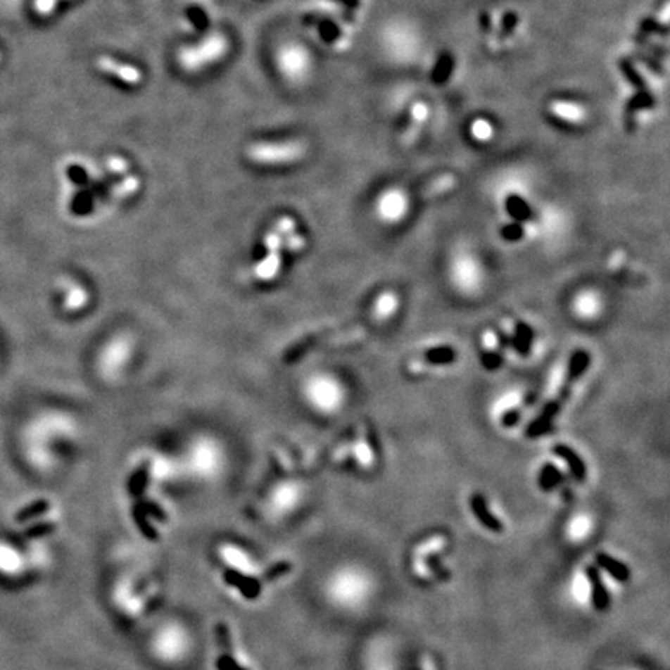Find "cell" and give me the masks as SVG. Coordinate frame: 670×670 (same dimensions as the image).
Segmentation results:
<instances>
[{"instance_id":"1","label":"cell","mask_w":670,"mask_h":670,"mask_svg":"<svg viewBox=\"0 0 670 670\" xmlns=\"http://www.w3.org/2000/svg\"><path fill=\"white\" fill-rule=\"evenodd\" d=\"M590 360H591L590 354L586 351H576L573 355H571L562 390L555 394V398L550 403H546L545 408L542 410V413H540L534 421L529 424V427L526 430L528 438H538L542 436L545 431L551 429L554 419L557 417L562 408L565 407V403L569 400L571 393H573L577 380L585 374L586 369H588Z\"/></svg>"},{"instance_id":"2","label":"cell","mask_w":670,"mask_h":670,"mask_svg":"<svg viewBox=\"0 0 670 670\" xmlns=\"http://www.w3.org/2000/svg\"><path fill=\"white\" fill-rule=\"evenodd\" d=\"M304 144L296 141L287 143H255L247 148V156L255 163L283 165L292 163L304 156Z\"/></svg>"},{"instance_id":"3","label":"cell","mask_w":670,"mask_h":670,"mask_svg":"<svg viewBox=\"0 0 670 670\" xmlns=\"http://www.w3.org/2000/svg\"><path fill=\"white\" fill-rule=\"evenodd\" d=\"M95 65L100 68L101 72L108 73L110 76H115V78H118L120 81L131 84V86H137V84H140L143 81V73L140 68L125 64V63H120V61L109 56L96 58Z\"/></svg>"},{"instance_id":"4","label":"cell","mask_w":670,"mask_h":670,"mask_svg":"<svg viewBox=\"0 0 670 670\" xmlns=\"http://www.w3.org/2000/svg\"><path fill=\"white\" fill-rule=\"evenodd\" d=\"M470 509H472V512H474L478 523L481 524L483 528H486L487 531L498 534V532H503V529H505V526H503V523H501L498 517H495L491 512L489 505H487V501L481 493L472 495V497H470Z\"/></svg>"},{"instance_id":"5","label":"cell","mask_w":670,"mask_h":670,"mask_svg":"<svg viewBox=\"0 0 670 670\" xmlns=\"http://www.w3.org/2000/svg\"><path fill=\"white\" fill-rule=\"evenodd\" d=\"M585 574L588 577V582L591 586V600L593 605L598 612H605L610 607V593H608L607 586L604 585L602 577H600L596 567H586Z\"/></svg>"},{"instance_id":"6","label":"cell","mask_w":670,"mask_h":670,"mask_svg":"<svg viewBox=\"0 0 670 670\" xmlns=\"http://www.w3.org/2000/svg\"><path fill=\"white\" fill-rule=\"evenodd\" d=\"M217 638L220 644V657L217 661V669L219 670H247L241 667L238 662L233 659L230 631H228V627L224 622H220L217 626Z\"/></svg>"},{"instance_id":"7","label":"cell","mask_w":670,"mask_h":670,"mask_svg":"<svg viewBox=\"0 0 670 670\" xmlns=\"http://www.w3.org/2000/svg\"><path fill=\"white\" fill-rule=\"evenodd\" d=\"M554 455H557L559 458H562L568 464V467L571 469V474L574 475L577 481H585L586 479V466L583 460L579 456L573 448L568 447L567 444H557L552 448Z\"/></svg>"},{"instance_id":"8","label":"cell","mask_w":670,"mask_h":670,"mask_svg":"<svg viewBox=\"0 0 670 670\" xmlns=\"http://www.w3.org/2000/svg\"><path fill=\"white\" fill-rule=\"evenodd\" d=\"M224 579L227 581V583L236 586V588H238L242 593L244 598H247V599L258 598V595H260V591H261V583L258 582L256 579H250V577L242 576L234 569H227L224 573Z\"/></svg>"},{"instance_id":"9","label":"cell","mask_w":670,"mask_h":670,"mask_svg":"<svg viewBox=\"0 0 670 670\" xmlns=\"http://www.w3.org/2000/svg\"><path fill=\"white\" fill-rule=\"evenodd\" d=\"M655 106V98L649 92V90H639L636 95L630 98V101L627 103L626 108V125H627V131L633 132L635 131V115L638 110L641 109H649Z\"/></svg>"},{"instance_id":"10","label":"cell","mask_w":670,"mask_h":670,"mask_svg":"<svg viewBox=\"0 0 670 670\" xmlns=\"http://www.w3.org/2000/svg\"><path fill=\"white\" fill-rule=\"evenodd\" d=\"M595 559H596L598 565L602 568L604 571H607V573L610 574L613 579H616V581H619V582H628L630 581L631 573H630V569H628L626 563L616 560L614 557H612V555L604 554V552H598Z\"/></svg>"},{"instance_id":"11","label":"cell","mask_w":670,"mask_h":670,"mask_svg":"<svg viewBox=\"0 0 670 670\" xmlns=\"http://www.w3.org/2000/svg\"><path fill=\"white\" fill-rule=\"evenodd\" d=\"M453 67H455V59L452 58V55L444 53V55L438 59L435 68H433L431 81L435 84H439V86L441 84H444L448 78H450Z\"/></svg>"},{"instance_id":"12","label":"cell","mask_w":670,"mask_h":670,"mask_svg":"<svg viewBox=\"0 0 670 670\" xmlns=\"http://www.w3.org/2000/svg\"><path fill=\"white\" fill-rule=\"evenodd\" d=\"M618 65H619V70L624 73V76H626L627 81H630L631 84H633V87L639 89V90H647V82L643 78L641 75H639V72L635 68L633 63H631L630 59L627 58H622L618 61Z\"/></svg>"},{"instance_id":"13","label":"cell","mask_w":670,"mask_h":670,"mask_svg":"<svg viewBox=\"0 0 670 670\" xmlns=\"http://www.w3.org/2000/svg\"><path fill=\"white\" fill-rule=\"evenodd\" d=\"M455 351L448 346H439V348H433L430 351L424 354V362H429L431 365H444V363H450L455 360Z\"/></svg>"},{"instance_id":"14","label":"cell","mask_w":670,"mask_h":670,"mask_svg":"<svg viewBox=\"0 0 670 670\" xmlns=\"http://www.w3.org/2000/svg\"><path fill=\"white\" fill-rule=\"evenodd\" d=\"M49 507H50L49 501H45V500L36 501V503H33L32 506L22 509V511L16 515V522H18V523H25V522H28V520L34 519V517H39V515H42L44 512H47Z\"/></svg>"},{"instance_id":"15","label":"cell","mask_w":670,"mask_h":670,"mask_svg":"<svg viewBox=\"0 0 670 670\" xmlns=\"http://www.w3.org/2000/svg\"><path fill=\"white\" fill-rule=\"evenodd\" d=\"M515 345H517V349H519L520 353L523 354H526L528 353V348L531 345V341H532V331H531V327L528 324H524V323H519V326H517V335H515Z\"/></svg>"},{"instance_id":"16","label":"cell","mask_w":670,"mask_h":670,"mask_svg":"<svg viewBox=\"0 0 670 670\" xmlns=\"http://www.w3.org/2000/svg\"><path fill=\"white\" fill-rule=\"evenodd\" d=\"M559 478H560V475H559L557 469L551 466V464H548V466L543 467L542 475H540V486H542V489L550 491L555 486V483L559 481Z\"/></svg>"},{"instance_id":"17","label":"cell","mask_w":670,"mask_h":670,"mask_svg":"<svg viewBox=\"0 0 670 670\" xmlns=\"http://www.w3.org/2000/svg\"><path fill=\"white\" fill-rule=\"evenodd\" d=\"M507 210L511 211L512 215L519 216L522 219H526L529 216V207L526 205V202L522 201L520 197L517 196H511L507 199Z\"/></svg>"},{"instance_id":"18","label":"cell","mask_w":670,"mask_h":670,"mask_svg":"<svg viewBox=\"0 0 670 670\" xmlns=\"http://www.w3.org/2000/svg\"><path fill=\"white\" fill-rule=\"evenodd\" d=\"M59 0H34L33 8L39 16H50L56 10Z\"/></svg>"},{"instance_id":"19","label":"cell","mask_w":670,"mask_h":670,"mask_svg":"<svg viewBox=\"0 0 670 670\" xmlns=\"http://www.w3.org/2000/svg\"><path fill=\"white\" fill-rule=\"evenodd\" d=\"M641 32L645 33V34L661 33V34L666 36L669 33V28H667V25H661L659 22H657L653 18H647L641 22Z\"/></svg>"},{"instance_id":"20","label":"cell","mask_w":670,"mask_h":670,"mask_svg":"<svg viewBox=\"0 0 670 670\" xmlns=\"http://www.w3.org/2000/svg\"><path fill=\"white\" fill-rule=\"evenodd\" d=\"M517 24H519V16H517V13L507 11L505 19H503L501 37H507L509 34H511V33L514 32V30H515V25H517Z\"/></svg>"},{"instance_id":"21","label":"cell","mask_w":670,"mask_h":670,"mask_svg":"<svg viewBox=\"0 0 670 670\" xmlns=\"http://www.w3.org/2000/svg\"><path fill=\"white\" fill-rule=\"evenodd\" d=\"M188 18L197 28H205L208 24L207 14H205L203 10H201V8H189L188 10Z\"/></svg>"},{"instance_id":"22","label":"cell","mask_w":670,"mask_h":670,"mask_svg":"<svg viewBox=\"0 0 670 670\" xmlns=\"http://www.w3.org/2000/svg\"><path fill=\"white\" fill-rule=\"evenodd\" d=\"M106 165H108V168L112 172H126L127 168H129L126 160L123 157H118V156L108 157V160H106Z\"/></svg>"},{"instance_id":"23","label":"cell","mask_w":670,"mask_h":670,"mask_svg":"<svg viewBox=\"0 0 670 670\" xmlns=\"http://www.w3.org/2000/svg\"><path fill=\"white\" fill-rule=\"evenodd\" d=\"M135 520H137V524H139V526H140V531L143 532L144 536H146V537H148V538H151V540H156V538H157L156 531L152 529L151 526H148L146 520H144V517H143L140 512H135Z\"/></svg>"},{"instance_id":"24","label":"cell","mask_w":670,"mask_h":670,"mask_svg":"<svg viewBox=\"0 0 670 670\" xmlns=\"http://www.w3.org/2000/svg\"><path fill=\"white\" fill-rule=\"evenodd\" d=\"M289 569H291V563L281 562V563H278V565L273 567V568L269 571V573L265 574V577H267V579H277V577L281 576V574H286Z\"/></svg>"},{"instance_id":"25","label":"cell","mask_w":670,"mask_h":670,"mask_svg":"<svg viewBox=\"0 0 670 670\" xmlns=\"http://www.w3.org/2000/svg\"><path fill=\"white\" fill-rule=\"evenodd\" d=\"M53 529H55V524H39V526H34L32 529H28L27 536H30V537L44 536V534H49V532H51Z\"/></svg>"},{"instance_id":"26","label":"cell","mask_w":670,"mask_h":670,"mask_svg":"<svg viewBox=\"0 0 670 670\" xmlns=\"http://www.w3.org/2000/svg\"><path fill=\"white\" fill-rule=\"evenodd\" d=\"M638 58H639V59H641V61H643V63H644V64H647V65H649V67L652 68V70H653V72H658V73H664V70H662V67H661V64H659V63H657V61H655V59H652V58H649V56H644V55H638Z\"/></svg>"},{"instance_id":"27","label":"cell","mask_w":670,"mask_h":670,"mask_svg":"<svg viewBox=\"0 0 670 670\" xmlns=\"http://www.w3.org/2000/svg\"><path fill=\"white\" fill-rule=\"evenodd\" d=\"M334 2L346 6L348 10H357V8H360V5H362V0H334Z\"/></svg>"},{"instance_id":"28","label":"cell","mask_w":670,"mask_h":670,"mask_svg":"<svg viewBox=\"0 0 670 670\" xmlns=\"http://www.w3.org/2000/svg\"><path fill=\"white\" fill-rule=\"evenodd\" d=\"M481 28H483V32L489 33V30H491V18H489V14H487V11H483V13H481Z\"/></svg>"},{"instance_id":"29","label":"cell","mask_w":670,"mask_h":670,"mask_svg":"<svg viewBox=\"0 0 670 670\" xmlns=\"http://www.w3.org/2000/svg\"><path fill=\"white\" fill-rule=\"evenodd\" d=\"M0 59H2V55H0Z\"/></svg>"}]
</instances>
